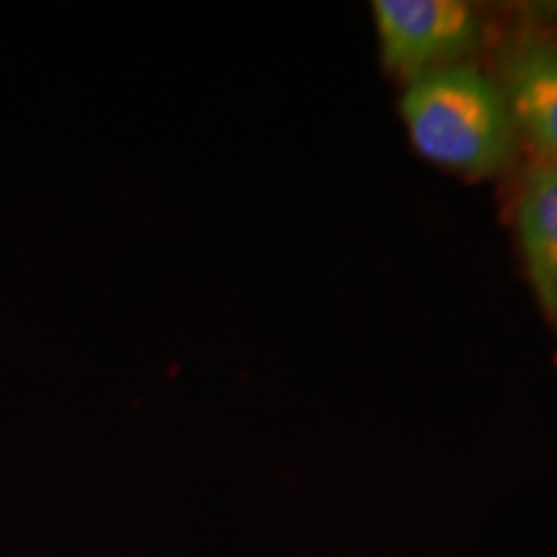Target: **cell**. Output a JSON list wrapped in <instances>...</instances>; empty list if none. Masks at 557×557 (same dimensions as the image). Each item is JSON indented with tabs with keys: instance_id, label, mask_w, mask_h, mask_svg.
I'll list each match as a JSON object with an SVG mask.
<instances>
[{
	"instance_id": "1",
	"label": "cell",
	"mask_w": 557,
	"mask_h": 557,
	"mask_svg": "<svg viewBox=\"0 0 557 557\" xmlns=\"http://www.w3.org/2000/svg\"><path fill=\"white\" fill-rule=\"evenodd\" d=\"M400 114L413 148L459 176H496L517 156L521 137L504 90L475 62L403 83Z\"/></svg>"
},
{
	"instance_id": "2",
	"label": "cell",
	"mask_w": 557,
	"mask_h": 557,
	"mask_svg": "<svg viewBox=\"0 0 557 557\" xmlns=\"http://www.w3.org/2000/svg\"><path fill=\"white\" fill-rule=\"evenodd\" d=\"M382 62L403 83L472 62L483 21L462 0H377L372 5Z\"/></svg>"
},
{
	"instance_id": "3",
	"label": "cell",
	"mask_w": 557,
	"mask_h": 557,
	"mask_svg": "<svg viewBox=\"0 0 557 557\" xmlns=\"http://www.w3.org/2000/svg\"><path fill=\"white\" fill-rule=\"evenodd\" d=\"M496 83L519 137L545 160L557 158V34L519 32L498 52Z\"/></svg>"
},
{
	"instance_id": "4",
	"label": "cell",
	"mask_w": 557,
	"mask_h": 557,
	"mask_svg": "<svg viewBox=\"0 0 557 557\" xmlns=\"http://www.w3.org/2000/svg\"><path fill=\"white\" fill-rule=\"evenodd\" d=\"M517 235L529 284L557 329V163L553 160L534 165L521 184Z\"/></svg>"
},
{
	"instance_id": "5",
	"label": "cell",
	"mask_w": 557,
	"mask_h": 557,
	"mask_svg": "<svg viewBox=\"0 0 557 557\" xmlns=\"http://www.w3.org/2000/svg\"><path fill=\"white\" fill-rule=\"evenodd\" d=\"M553 163H557V158H555V160H553Z\"/></svg>"
}]
</instances>
